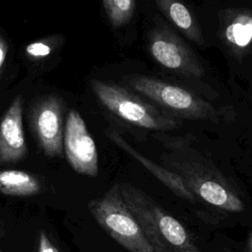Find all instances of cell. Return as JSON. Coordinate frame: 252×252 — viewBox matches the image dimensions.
I'll use <instances>...</instances> for the list:
<instances>
[{
	"label": "cell",
	"instance_id": "cell-1",
	"mask_svg": "<svg viewBox=\"0 0 252 252\" xmlns=\"http://www.w3.org/2000/svg\"><path fill=\"white\" fill-rule=\"evenodd\" d=\"M118 186L154 252H202L186 228L145 192L129 183Z\"/></svg>",
	"mask_w": 252,
	"mask_h": 252
},
{
	"label": "cell",
	"instance_id": "cell-2",
	"mask_svg": "<svg viewBox=\"0 0 252 252\" xmlns=\"http://www.w3.org/2000/svg\"><path fill=\"white\" fill-rule=\"evenodd\" d=\"M89 210L97 223L130 252H154L141 225L123 201L118 184L102 197L89 202Z\"/></svg>",
	"mask_w": 252,
	"mask_h": 252
},
{
	"label": "cell",
	"instance_id": "cell-3",
	"mask_svg": "<svg viewBox=\"0 0 252 252\" xmlns=\"http://www.w3.org/2000/svg\"><path fill=\"white\" fill-rule=\"evenodd\" d=\"M91 86L98 100L116 116L123 120L150 130L166 131L176 123L171 117L163 115L156 107L113 83L94 79Z\"/></svg>",
	"mask_w": 252,
	"mask_h": 252
},
{
	"label": "cell",
	"instance_id": "cell-4",
	"mask_svg": "<svg viewBox=\"0 0 252 252\" xmlns=\"http://www.w3.org/2000/svg\"><path fill=\"white\" fill-rule=\"evenodd\" d=\"M128 84L144 96L188 119L217 120L216 108L195 94L151 77L132 76Z\"/></svg>",
	"mask_w": 252,
	"mask_h": 252
},
{
	"label": "cell",
	"instance_id": "cell-5",
	"mask_svg": "<svg viewBox=\"0 0 252 252\" xmlns=\"http://www.w3.org/2000/svg\"><path fill=\"white\" fill-rule=\"evenodd\" d=\"M149 49L154 59L164 68L199 78L205 70L190 47L170 30L158 27L149 36Z\"/></svg>",
	"mask_w": 252,
	"mask_h": 252
},
{
	"label": "cell",
	"instance_id": "cell-6",
	"mask_svg": "<svg viewBox=\"0 0 252 252\" xmlns=\"http://www.w3.org/2000/svg\"><path fill=\"white\" fill-rule=\"evenodd\" d=\"M63 148L71 167L79 174L96 176L98 158L95 143L81 114L69 111L63 132Z\"/></svg>",
	"mask_w": 252,
	"mask_h": 252
},
{
	"label": "cell",
	"instance_id": "cell-7",
	"mask_svg": "<svg viewBox=\"0 0 252 252\" xmlns=\"http://www.w3.org/2000/svg\"><path fill=\"white\" fill-rule=\"evenodd\" d=\"M32 126L44 154L50 158L63 153V107L55 96L41 100L32 112Z\"/></svg>",
	"mask_w": 252,
	"mask_h": 252
},
{
	"label": "cell",
	"instance_id": "cell-8",
	"mask_svg": "<svg viewBox=\"0 0 252 252\" xmlns=\"http://www.w3.org/2000/svg\"><path fill=\"white\" fill-rule=\"evenodd\" d=\"M27 154L23 128V98L18 95L0 121V161L15 162Z\"/></svg>",
	"mask_w": 252,
	"mask_h": 252
},
{
	"label": "cell",
	"instance_id": "cell-9",
	"mask_svg": "<svg viewBox=\"0 0 252 252\" xmlns=\"http://www.w3.org/2000/svg\"><path fill=\"white\" fill-rule=\"evenodd\" d=\"M109 138L122 150L127 152L130 156L136 158L142 165H144L153 175H155L159 181H161L164 185H166L171 191H173L177 196L186 199L188 201H195L196 196L190 190L185 180L178 174L171 172L160 165L155 163L151 159L147 158L140 153H138L135 149H133L118 133L114 131L108 132Z\"/></svg>",
	"mask_w": 252,
	"mask_h": 252
},
{
	"label": "cell",
	"instance_id": "cell-10",
	"mask_svg": "<svg viewBox=\"0 0 252 252\" xmlns=\"http://www.w3.org/2000/svg\"><path fill=\"white\" fill-rule=\"evenodd\" d=\"M185 182L194 195L197 193L204 201L215 207L228 212L244 210L242 201L232 191L215 180L193 178Z\"/></svg>",
	"mask_w": 252,
	"mask_h": 252
},
{
	"label": "cell",
	"instance_id": "cell-11",
	"mask_svg": "<svg viewBox=\"0 0 252 252\" xmlns=\"http://www.w3.org/2000/svg\"><path fill=\"white\" fill-rule=\"evenodd\" d=\"M156 2L165 17H167L188 38L198 44H203L204 38L200 26L182 0H156Z\"/></svg>",
	"mask_w": 252,
	"mask_h": 252
},
{
	"label": "cell",
	"instance_id": "cell-12",
	"mask_svg": "<svg viewBox=\"0 0 252 252\" xmlns=\"http://www.w3.org/2000/svg\"><path fill=\"white\" fill-rule=\"evenodd\" d=\"M41 190L39 181L32 174L16 169L0 171V193L9 196L26 197Z\"/></svg>",
	"mask_w": 252,
	"mask_h": 252
},
{
	"label": "cell",
	"instance_id": "cell-13",
	"mask_svg": "<svg viewBox=\"0 0 252 252\" xmlns=\"http://www.w3.org/2000/svg\"><path fill=\"white\" fill-rule=\"evenodd\" d=\"M223 37L228 45L236 50H246L252 38V17L250 12H236L223 28Z\"/></svg>",
	"mask_w": 252,
	"mask_h": 252
},
{
	"label": "cell",
	"instance_id": "cell-14",
	"mask_svg": "<svg viewBox=\"0 0 252 252\" xmlns=\"http://www.w3.org/2000/svg\"><path fill=\"white\" fill-rule=\"evenodd\" d=\"M106 16L114 28L126 25L134 15L136 0H102Z\"/></svg>",
	"mask_w": 252,
	"mask_h": 252
},
{
	"label": "cell",
	"instance_id": "cell-15",
	"mask_svg": "<svg viewBox=\"0 0 252 252\" xmlns=\"http://www.w3.org/2000/svg\"><path fill=\"white\" fill-rule=\"evenodd\" d=\"M52 46L45 41H35L26 47V52L32 58H42L50 54Z\"/></svg>",
	"mask_w": 252,
	"mask_h": 252
},
{
	"label": "cell",
	"instance_id": "cell-16",
	"mask_svg": "<svg viewBox=\"0 0 252 252\" xmlns=\"http://www.w3.org/2000/svg\"><path fill=\"white\" fill-rule=\"evenodd\" d=\"M38 252H60L58 248L50 241L45 232L41 231L38 239Z\"/></svg>",
	"mask_w": 252,
	"mask_h": 252
},
{
	"label": "cell",
	"instance_id": "cell-17",
	"mask_svg": "<svg viewBox=\"0 0 252 252\" xmlns=\"http://www.w3.org/2000/svg\"><path fill=\"white\" fill-rule=\"evenodd\" d=\"M7 55V44L2 35L0 34V69L2 68Z\"/></svg>",
	"mask_w": 252,
	"mask_h": 252
},
{
	"label": "cell",
	"instance_id": "cell-18",
	"mask_svg": "<svg viewBox=\"0 0 252 252\" xmlns=\"http://www.w3.org/2000/svg\"><path fill=\"white\" fill-rule=\"evenodd\" d=\"M0 252H1V251H0Z\"/></svg>",
	"mask_w": 252,
	"mask_h": 252
}]
</instances>
